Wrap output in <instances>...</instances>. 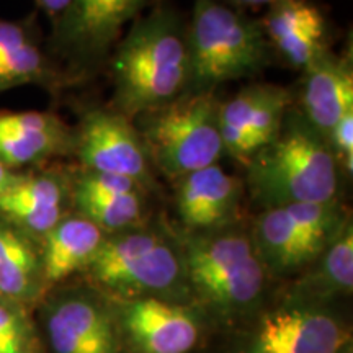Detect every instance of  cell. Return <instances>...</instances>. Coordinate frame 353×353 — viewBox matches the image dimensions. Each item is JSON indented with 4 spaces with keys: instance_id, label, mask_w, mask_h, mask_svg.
Masks as SVG:
<instances>
[{
    "instance_id": "29",
    "label": "cell",
    "mask_w": 353,
    "mask_h": 353,
    "mask_svg": "<svg viewBox=\"0 0 353 353\" xmlns=\"http://www.w3.org/2000/svg\"><path fill=\"white\" fill-rule=\"evenodd\" d=\"M17 176H19V174H15V172L10 170L8 167H6L0 162V198H2L3 193L12 187L13 182L17 180Z\"/></svg>"
},
{
    "instance_id": "26",
    "label": "cell",
    "mask_w": 353,
    "mask_h": 353,
    "mask_svg": "<svg viewBox=\"0 0 353 353\" xmlns=\"http://www.w3.org/2000/svg\"><path fill=\"white\" fill-rule=\"evenodd\" d=\"M37 39L33 23L30 20H2L0 19V52Z\"/></svg>"
},
{
    "instance_id": "11",
    "label": "cell",
    "mask_w": 353,
    "mask_h": 353,
    "mask_svg": "<svg viewBox=\"0 0 353 353\" xmlns=\"http://www.w3.org/2000/svg\"><path fill=\"white\" fill-rule=\"evenodd\" d=\"M121 339L136 353H190L201 339L200 317L183 303L110 299Z\"/></svg>"
},
{
    "instance_id": "22",
    "label": "cell",
    "mask_w": 353,
    "mask_h": 353,
    "mask_svg": "<svg viewBox=\"0 0 353 353\" xmlns=\"http://www.w3.org/2000/svg\"><path fill=\"white\" fill-rule=\"evenodd\" d=\"M54 77V70L39 50L37 39L0 52V92L28 83L50 85Z\"/></svg>"
},
{
    "instance_id": "20",
    "label": "cell",
    "mask_w": 353,
    "mask_h": 353,
    "mask_svg": "<svg viewBox=\"0 0 353 353\" xmlns=\"http://www.w3.org/2000/svg\"><path fill=\"white\" fill-rule=\"evenodd\" d=\"M44 288L41 257L32 239L0 219V299L25 306Z\"/></svg>"
},
{
    "instance_id": "7",
    "label": "cell",
    "mask_w": 353,
    "mask_h": 353,
    "mask_svg": "<svg viewBox=\"0 0 353 353\" xmlns=\"http://www.w3.org/2000/svg\"><path fill=\"white\" fill-rule=\"evenodd\" d=\"M347 221L339 201L299 203L262 210L249 236L265 272L288 276L314 262Z\"/></svg>"
},
{
    "instance_id": "15",
    "label": "cell",
    "mask_w": 353,
    "mask_h": 353,
    "mask_svg": "<svg viewBox=\"0 0 353 353\" xmlns=\"http://www.w3.org/2000/svg\"><path fill=\"white\" fill-rule=\"evenodd\" d=\"M245 185L218 164L179 179L176 211L192 232L231 226L239 211Z\"/></svg>"
},
{
    "instance_id": "24",
    "label": "cell",
    "mask_w": 353,
    "mask_h": 353,
    "mask_svg": "<svg viewBox=\"0 0 353 353\" xmlns=\"http://www.w3.org/2000/svg\"><path fill=\"white\" fill-rule=\"evenodd\" d=\"M134 192H143V187L128 176L83 170L72 180L70 195L121 196Z\"/></svg>"
},
{
    "instance_id": "8",
    "label": "cell",
    "mask_w": 353,
    "mask_h": 353,
    "mask_svg": "<svg viewBox=\"0 0 353 353\" xmlns=\"http://www.w3.org/2000/svg\"><path fill=\"white\" fill-rule=\"evenodd\" d=\"M52 353H120L121 334L112 301L95 288L65 290L43 307Z\"/></svg>"
},
{
    "instance_id": "19",
    "label": "cell",
    "mask_w": 353,
    "mask_h": 353,
    "mask_svg": "<svg viewBox=\"0 0 353 353\" xmlns=\"http://www.w3.org/2000/svg\"><path fill=\"white\" fill-rule=\"evenodd\" d=\"M301 273L290 293L291 301L325 306V303L332 299L350 296L353 290V228L350 219L319 257Z\"/></svg>"
},
{
    "instance_id": "6",
    "label": "cell",
    "mask_w": 353,
    "mask_h": 353,
    "mask_svg": "<svg viewBox=\"0 0 353 353\" xmlns=\"http://www.w3.org/2000/svg\"><path fill=\"white\" fill-rule=\"evenodd\" d=\"M214 92L182 94L164 107L141 114L139 136L148 156L170 179L218 164L224 154Z\"/></svg>"
},
{
    "instance_id": "4",
    "label": "cell",
    "mask_w": 353,
    "mask_h": 353,
    "mask_svg": "<svg viewBox=\"0 0 353 353\" xmlns=\"http://www.w3.org/2000/svg\"><path fill=\"white\" fill-rule=\"evenodd\" d=\"M187 50L183 94L214 92L221 83L259 72L268 61L262 23L221 0H193Z\"/></svg>"
},
{
    "instance_id": "28",
    "label": "cell",
    "mask_w": 353,
    "mask_h": 353,
    "mask_svg": "<svg viewBox=\"0 0 353 353\" xmlns=\"http://www.w3.org/2000/svg\"><path fill=\"white\" fill-rule=\"evenodd\" d=\"M221 2L228 3L229 7L237 8V10H242V8L270 7L273 2H276V0H221Z\"/></svg>"
},
{
    "instance_id": "16",
    "label": "cell",
    "mask_w": 353,
    "mask_h": 353,
    "mask_svg": "<svg viewBox=\"0 0 353 353\" xmlns=\"http://www.w3.org/2000/svg\"><path fill=\"white\" fill-rule=\"evenodd\" d=\"M74 132L48 112H0V162L10 170L74 151Z\"/></svg>"
},
{
    "instance_id": "21",
    "label": "cell",
    "mask_w": 353,
    "mask_h": 353,
    "mask_svg": "<svg viewBox=\"0 0 353 353\" xmlns=\"http://www.w3.org/2000/svg\"><path fill=\"white\" fill-rule=\"evenodd\" d=\"M77 214L94 223L105 234H112L138 226L143 218V192L121 196H81L70 195Z\"/></svg>"
},
{
    "instance_id": "5",
    "label": "cell",
    "mask_w": 353,
    "mask_h": 353,
    "mask_svg": "<svg viewBox=\"0 0 353 353\" xmlns=\"http://www.w3.org/2000/svg\"><path fill=\"white\" fill-rule=\"evenodd\" d=\"M190 293L224 317L257 307L265 290L263 265L250 236L231 226L214 231H190L180 241Z\"/></svg>"
},
{
    "instance_id": "18",
    "label": "cell",
    "mask_w": 353,
    "mask_h": 353,
    "mask_svg": "<svg viewBox=\"0 0 353 353\" xmlns=\"http://www.w3.org/2000/svg\"><path fill=\"white\" fill-rule=\"evenodd\" d=\"M105 234L81 214L64 216L41 241L44 285H56L83 272L99 250Z\"/></svg>"
},
{
    "instance_id": "30",
    "label": "cell",
    "mask_w": 353,
    "mask_h": 353,
    "mask_svg": "<svg viewBox=\"0 0 353 353\" xmlns=\"http://www.w3.org/2000/svg\"><path fill=\"white\" fill-rule=\"evenodd\" d=\"M341 353H352V350H350V347H348V348L345 347V348H343V350H342Z\"/></svg>"
},
{
    "instance_id": "2",
    "label": "cell",
    "mask_w": 353,
    "mask_h": 353,
    "mask_svg": "<svg viewBox=\"0 0 353 353\" xmlns=\"http://www.w3.org/2000/svg\"><path fill=\"white\" fill-rule=\"evenodd\" d=\"M247 190L263 210L337 201L341 165L327 139L290 108L280 131L245 164Z\"/></svg>"
},
{
    "instance_id": "13",
    "label": "cell",
    "mask_w": 353,
    "mask_h": 353,
    "mask_svg": "<svg viewBox=\"0 0 353 353\" xmlns=\"http://www.w3.org/2000/svg\"><path fill=\"white\" fill-rule=\"evenodd\" d=\"M151 0H72L54 25L57 46L74 61L97 63L120 41L131 23Z\"/></svg>"
},
{
    "instance_id": "23",
    "label": "cell",
    "mask_w": 353,
    "mask_h": 353,
    "mask_svg": "<svg viewBox=\"0 0 353 353\" xmlns=\"http://www.w3.org/2000/svg\"><path fill=\"white\" fill-rule=\"evenodd\" d=\"M0 353H37L23 306L0 299Z\"/></svg>"
},
{
    "instance_id": "17",
    "label": "cell",
    "mask_w": 353,
    "mask_h": 353,
    "mask_svg": "<svg viewBox=\"0 0 353 353\" xmlns=\"http://www.w3.org/2000/svg\"><path fill=\"white\" fill-rule=\"evenodd\" d=\"M304 70L301 114L325 138L343 114L353 112L352 61L324 51Z\"/></svg>"
},
{
    "instance_id": "3",
    "label": "cell",
    "mask_w": 353,
    "mask_h": 353,
    "mask_svg": "<svg viewBox=\"0 0 353 353\" xmlns=\"http://www.w3.org/2000/svg\"><path fill=\"white\" fill-rule=\"evenodd\" d=\"M83 273L92 288L114 301L157 298L182 303L192 296L180 245L152 229L134 226L107 234Z\"/></svg>"
},
{
    "instance_id": "12",
    "label": "cell",
    "mask_w": 353,
    "mask_h": 353,
    "mask_svg": "<svg viewBox=\"0 0 353 353\" xmlns=\"http://www.w3.org/2000/svg\"><path fill=\"white\" fill-rule=\"evenodd\" d=\"M291 101L286 88L257 83L221 103L219 131L224 154L247 164L278 134Z\"/></svg>"
},
{
    "instance_id": "14",
    "label": "cell",
    "mask_w": 353,
    "mask_h": 353,
    "mask_svg": "<svg viewBox=\"0 0 353 353\" xmlns=\"http://www.w3.org/2000/svg\"><path fill=\"white\" fill-rule=\"evenodd\" d=\"M72 180L56 169L19 174L0 198V219L28 239H39L64 218Z\"/></svg>"
},
{
    "instance_id": "10",
    "label": "cell",
    "mask_w": 353,
    "mask_h": 353,
    "mask_svg": "<svg viewBox=\"0 0 353 353\" xmlns=\"http://www.w3.org/2000/svg\"><path fill=\"white\" fill-rule=\"evenodd\" d=\"M74 139V152L83 170L128 176L143 188L152 185L149 156L138 128L117 110L87 112Z\"/></svg>"
},
{
    "instance_id": "27",
    "label": "cell",
    "mask_w": 353,
    "mask_h": 353,
    "mask_svg": "<svg viewBox=\"0 0 353 353\" xmlns=\"http://www.w3.org/2000/svg\"><path fill=\"white\" fill-rule=\"evenodd\" d=\"M34 3L52 21V25H56L68 12L72 0H34Z\"/></svg>"
},
{
    "instance_id": "9",
    "label": "cell",
    "mask_w": 353,
    "mask_h": 353,
    "mask_svg": "<svg viewBox=\"0 0 353 353\" xmlns=\"http://www.w3.org/2000/svg\"><path fill=\"white\" fill-rule=\"evenodd\" d=\"M345 325L325 306L286 299L260 317L245 353H341Z\"/></svg>"
},
{
    "instance_id": "1",
    "label": "cell",
    "mask_w": 353,
    "mask_h": 353,
    "mask_svg": "<svg viewBox=\"0 0 353 353\" xmlns=\"http://www.w3.org/2000/svg\"><path fill=\"white\" fill-rule=\"evenodd\" d=\"M114 110L138 118L174 101L188 81L187 25L175 7L161 3L132 21L112 59Z\"/></svg>"
},
{
    "instance_id": "25",
    "label": "cell",
    "mask_w": 353,
    "mask_h": 353,
    "mask_svg": "<svg viewBox=\"0 0 353 353\" xmlns=\"http://www.w3.org/2000/svg\"><path fill=\"white\" fill-rule=\"evenodd\" d=\"M329 148L332 149L335 159H337L339 165L343 170L352 174L353 170V112H348L347 114L339 120L335 125L330 128L327 134Z\"/></svg>"
}]
</instances>
